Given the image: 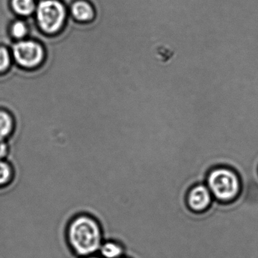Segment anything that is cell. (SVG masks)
Returning a JSON list of instances; mask_svg holds the SVG:
<instances>
[{"label": "cell", "mask_w": 258, "mask_h": 258, "mask_svg": "<svg viewBox=\"0 0 258 258\" xmlns=\"http://www.w3.org/2000/svg\"><path fill=\"white\" fill-rule=\"evenodd\" d=\"M67 238L72 250L78 256L84 257L96 254L104 241L102 225L94 216H77L69 223Z\"/></svg>", "instance_id": "obj_1"}, {"label": "cell", "mask_w": 258, "mask_h": 258, "mask_svg": "<svg viewBox=\"0 0 258 258\" xmlns=\"http://www.w3.org/2000/svg\"><path fill=\"white\" fill-rule=\"evenodd\" d=\"M205 183L215 200L223 203L233 202L241 194V176L233 167L217 165L208 172Z\"/></svg>", "instance_id": "obj_2"}, {"label": "cell", "mask_w": 258, "mask_h": 258, "mask_svg": "<svg viewBox=\"0 0 258 258\" xmlns=\"http://www.w3.org/2000/svg\"><path fill=\"white\" fill-rule=\"evenodd\" d=\"M37 17L40 28L45 32L52 34L62 26L66 19V11L60 3L55 0H46L39 5Z\"/></svg>", "instance_id": "obj_3"}, {"label": "cell", "mask_w": 258, "mask_h": 258, "mask_svg": "<svg viewBox=\"0 0 258 258\" xmlns=\"http://www.w3.org/2000/svg\"><path fill=\"white\" fill-rule=\"evenodd\" d=\"M213 201L212 194L205 182L194 184L187 191V206L193 212H205L211 207Z\"/></svg>", "instance_id": "obj_4"}, {"label": "cell", "mask_w": 258, "mask_h": 258, "mask_svg": "<svg viewBox=\"0 0 258 258\" xmlns=\"http://www.w3.org/2000/svg\"><path fill=\"white\" fill-rule=\"evenodd\" d=\"M13 54L17 62L27 68L34 67L43 59L41 46L32 41H22L13 48Z\"/></svg>", "instance_id": "obj_5"}, {"label": "cell", "mask_w": 258, "mask_h": 258, "mask_svg": "<svg viewBox=\"0 0 258 258\" xmlns=\"http://www.w3.org/2000/svg\"><path fill=\"white\" fill-rule=\"evenodd\" d=\"M102 258H121L124 253V248L119 241L113 239H105L99 250Z\"/></svg>", "instance_id": "obj_6"}, {"label": "cell", "mask_w": 258, "mask_h": 258, "mask_svg": "<svg viewBox=\"0 0 258 258\" xmlns=\"http://www.w3.org/2000/svg\"><path fill=\"white\" fill-rule=\"evenodd\" d=\"M72 13L75 19L81 22H88L94 16V12L90 4L84 2H78L72 7Z\"/></svg>", "instance_id": "obj_7"}, {"label": "cell", "mask_w": 258, "mask_h": 258, "mask_svg": "<svg viewBox=\"0 0 258 258\" xmlns=\"http://www.w3.org/2000/svg\"><path fill=\"white\" fill-rule=\"evenodd\" d=\"M15 173L11 164L0 160V188H4L12 183Z\"/></svg>", "instance_id": "obj_8"}, {"label": "cell", "mask_w": 258, "mask_h": 258, "mask_svg": "<svg viewBox=\"0 0 258 258\" xmlns=\"http://www.w3.org/2000/svg\"><path fill=\"white\" fill-rule=\"evenodd\" d=\"M12 5L18 14L25 16L31 15L35 8L33 0H13Z\"/></svg>", "instance_id": "obj_9"}, {"label": "cell", "mask_w": 258, "mask_h": 258, "mask_svg": "<svg viewBox=\"0 0 258 258\" xmlns=\"http://www.w3.org/2000/svg\"><path fill=\"white\" fill-rule=\"evenodd\" d=\"M13 121L7 113L0 111V140H4L11 133Z\"/></svg>", "instance_id": "obj_10"}, {"label": "cell", "mask_w": 258, "mask_h": 258, "mask_svg": "<svg viewBox=\"0 0 258 258\" xmlns=\"http://www.w3.org/2000/svg\"><path fill=\"white\" fill-rule=\"evenodd\" d=\"M12 32L15 37L20 39L26 35L28 28L24 22H17L13 25V28H12Z\"/></svg>", "instance_id": "obj_11"}, {"label": "cell", "mask_w": 258, "mask_h": 258, "mask_svg": "<svg viewBox=\"0 0 258 258\" xmlns=\"http://www.w3.org/2000/svg\"><path fill=\"white\" fill-rule=\"evenodd\" d=\"M10 64V56L8 51L0 48V72L6 70Z\"/></svg>", "instance_id": "obj_12"}, {"label": "cell", "mask_w": 258, "mask_h": 258, "mask_svg": "<svg viewBox=\"0 0 258 258\" xmlns=\"http://www.w3.org/2000/svg\"><path fill=\"white\" fill-rule=\"evenodd\" d=\"M8 154V146L4 140H0V160H4Z\"/></svg>", "instance_id": "obj_13"}, {"label": "cell", "mask_w": 258, "mask_h": 258, "mask_svg": "<svg viewBox=\"0 0 258 258\" xmlns=\"http://www.w3.org/2000/svg\"><path fill=\"white\" fill-rule=\"evenodd\" d=\"M84 258H102V257H101V256H99V255L93 254V255H90V256H84Z\"/></svg>", "instance_id": "obj_14"}, {"label": "cell", "mask_w": 258, "mask_h": 258, "mask_svg": "<svg viewBox=\"0 0 258 258\" xmlns=\"http://www.w3.org/2000/svg\"><path fill=\"white\" fill-rule=\"evenodd\" d=\"M121 258H127V257H125V256H123V257H121Z\"/></svg>", "instance_id": "obj_15"}]
</instances>
